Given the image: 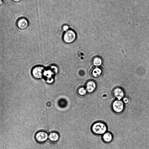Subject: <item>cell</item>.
<instances>
[{
    "mask_svg": "<svg viewBox=\"0 0 149 149\" xmlns=\"http://www.w3.org/2000/svg\"><path fill=\"white\" fill-rule=\"evenodd\" d=\"M104 141L106 143H109L113 139V136L109 132H105L102 136Z\"/></svg>",
    "mask_w": 149,
    "mask_h": 149,
    "instance_id": "30bf717a",
    "label": "cell"
},
{
    "mask_svg": "<svg viewBox=\"0 0 149 149\" xmlns=\"http://www.w3.org/2000/svg\"><path fill=\"white\" fill-rule=\"evenodd\" d=\"M96 87L95 83L93 81H90L86 84V89L88 92L91 93L94 91Z\"/></svg>",
    "mask_w": 149,
    "mask_h": 149,
    "instance_id": "ba28073f",
    "label": "cell"
},
{
    "mask_svg": "<svg viewBox=\"0 0 149 149\" xmlns=\"http://www.w3.org/2000/svg\"><path fill=\"white\" fill-rule=\"evenodd\" d=\"M63 28L64 31H66L68 30L69 27L67 25H65L63 26Z\"/></svg>",
    "mask_w": 149,
    "mask_h": 149,
    "instance_id": "2e32d148",
    "label": "cell"
},
{
    "mask_svg": "<svg viewBox=\"0 0 149 149\" xmlns=\"http://www.w3.org/2000/svg\"><path fill=\"white\" fill-rule=\"evenodd\" d=\"M54 74L52 71L50 69L47 70H45L43 73V75L47 78V79L51 78L52 75Z\"/></svg>",
    "mask_w": 149,
    "mask_h": 149,
    "instance_id": "7c38bea8",
    "label": "cell"
},
{
    "mask_svg": "<svg viewBox=\"0 0 149 149\" xmlns=\"http://www.w3.org/2000/svg\"><path fill=\"white\" fill-rule=\"evenodd\" d=\"M102 72L101 69L96 67L94 68L92 70V75L94 77H97L100 76Z\"/></svg>",
    "mask_w": 149,
    "mask_h": 149,
    "instance_id": "8fae6325",
    "label": "cell"
},
{
    "mask_svg": "<svg viewBox=\"0 0 149 149\" xmlns=\"http://www.w3.org/2000/svg\"><path fill=\"white\" fill-rule=\"evenodd\" d=\"M13 1L15 2H18L21 1V0H12Z\"/></svg>",
    "mask_w": 149,
    "mask_h": 149,
    "instance_id": "e0dca14e",
    "label": "cell"
},
{
    "mask_svg": "<svg viewBox=\"0 0 149 149\" xmlns=\"http://www.w3.org/2000/svg\"><path fill=\"white\" fill-rule=\"evenodd\" d=\"M107 130V127L106 125L101 122L95 123L92 127V130L93 132L97 134H104L106 132Z\"/></svg>",
    "mask_w": 149,
    "mask_h": 149,
    "instance_id": "6da1fadb",
    "label": "cell"
},
{
    "mask_svg": "<svg viewBox=\"0 0 149 149\" xmlns=\"http://www.w3.org/2000/svg\"><path fill=\"white\" fill-rule=\"evenodd\" d=\"M86 90L84 87L80 88L78 90V93L81 95H84L86 93Z\"/></svg>",
    "mask_w": 149,
    "mask_h": 149,
    "instance_id": "5bb4252c",
    "label": "cell"
},
{
    "mask_svg": "<svg viewBox=\"0 0 149 149\" xmlns=\"http://www.w3.org/2000/svg\"><path fill=\"white\" fill-rule=\"evenodd\" d=\"M48 137L47 133L44 131H40L38 132L36 135V140L40 143H42L46 141Z\"/></svg>",
    "mask_w": 149,
    "mask_h": 149,
    "instance_id": "5b68a950",
    "label": "cell"
},
{
    "mask_svg": "<svg viewBox=\"0 0 149 149\" xmlns=\"http://www.w3.org/2000/svg\"><path fill=\"white\" fill-rule=\"evenodd\" d=\"M113 94L115 97L118 100H121L124 95L123 91L121 88H116L114 89Z\"/></svg>",
    "mask_w": 149,
    "mask_h": 149,
    "instance_id": "52a82bcc",
    "label": "cell"
},
{
    "mask_svg": "<svg viewBox=\"0 0 149 149\" xmlns=\"http://www.w3.org/2000/svg\"><path fill=\"white\" fill-rule=\"evenodd\" d=\"M44 69L43 67L38 66L34 68L32 71V74L35 78L40 79L43 75Z\"/></svg>",
    "mask_w": 149,
    "mask_h": 149,
    "instance_id": "277c9868",
    "label": "cell"
},
{
    "mask_svg": "<svg viewBox=\"0 0 149 149\" xmlns=\"http://www.w3.org/2000/svg\"><path fill=\"white\" fill-rule=\"evenodd\" d=\"M76 35L74 32L72 30H68L64 33L63 38L64 41L67 43L73 42L75 39Z\"/></svg>",
    "mask_w": 149,
    "mask_h": 149,
    "instance_id": "7a4b0ae2",
    "label": "cell"
},
{
    "mask_svg": "<svg viewBox=\"0 0 149 149\" xmlns=\"http://www.w3.org/2000/svg\"><path fill=\"white\" fill-rule=\"evenodd\" d=\"M17 25L18 27L21 29H26L28 25L27 20L24 18H21L17 20Z\"/></svg>",
    "mask_w": 149,
    "mask_h": 149,
    "instance_id": "8992f818",
    "label": "cell"
},
{
    "mask_svg": "<svg viewBox=\"0 0 149 149\" xmlns=\"http://www.w3.org/2000/svg\"><path fill=\"white\" fill-rule=\"evenodd\" d=\"M93 63L95 65L97 66H100L102 64V61L100 58L96 57L93 59Z\"/></svg>",
    "mask_w": 149,
    "mask_h": 149,
    "instance_id": "4fadbf2b",
    "label": "cell"
},
{
    "mask_svg": "<svg viewBox=\"0 0 149 149\" xmlns=\"http://www.w3.org/2000/svg\"><path fill=\"white\" fill-rule=\"evenodd\" d=\"M48 138L50 141L55 142L59 139V135L58 133L55 132H53L50 133L48 136Z\"/></svg>",
    "mask_w": 149,
    "mask_h": 149,
    "instance_id": "9c48e42d",
    "label": "cell"
},
{
    "mask_svg": "<svg viewBox=\"0 0 149 149\" xmlns=\"http://www.w3.org/2000/svg\"><path fill=\"white\" fill-rule=\"evenodd\" d=\"M112 107L113 109L115 112L119 113L123 111L124 108V104L122 101L117 100L113 102Z\"/></svg>",
    "mask_w": 149,
    "mask_h": 149,
    "instance_id": "3957f363",
    "label": "cell"
},
{
    "mask_svg": "<svg viewBox=\"0 0 149 149\" xmlns=\"http://www.w3.org/2000/svg\"><path fill=\"white\" fill-rule=\"evenodd\" d=\"M129 101L128 98L126 97H125L123 99V102L125 104H127Z\"/></svg>",
    "mask_w": 149,
    "mask_h": 149,
    "instance_id": "9a60e30c",
    "label": "cell"
},
{
    "mask_svg": "<svg viewBox=\"0 0 149 149\" xmlns=\"http://www.w3.org/2000/svg\"><path fill=\"white\" fill-rule=\"evenodd\" d=\"M3 3V1L2 0H0V6L2 5Z\"/></svg>",
    "mask_w": 149,
    "mask_h": 149,
    "instance_id": "ac0fdd59",
    "label": "cell"
}]
</instances>
